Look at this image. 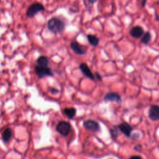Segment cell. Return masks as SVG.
Masks as SVG:
<instances>
[{
	"label": "cell",
	"instance_id": "1",
	"mask_svg": "<svg viewBox=\"0 0 159 159\" xmlns=\"http://www.w3.org/2000/svg\"><path fill=\"white\" fill-rule=\"evenodd\" d=\"M47 27L51 32L58 34L61 33L65 30V24L61 19L57 17H52L48 20Z\"/></svg>",
	"mask_w": 159,
	"mask_h": 159
},
{
	"label": "cell",
	"instance_id": "2",
	"mask_svg": "<svg viewBox=\"0 0 159 159\" xmlns=\"http://www.w3.org/2000/svg\"><path fill=\"white\" fill-rule=\"evenodd\" d=\"M45 11V7L40 2H34L30 5L26 11V16L29 18L34 17L38 12Z\"/></svg>",
	"mask_w": 159,
	"mask_h": 159
},
{
	"label": "cell",
	"instance_id": "3",
	"mask_svg": "<svg viewBox=\"0 0 159 159\" xmlns=\"http://www.w3.org/2000/svg\"><path fill=\"white\" fill-rule=\"evenodd\" d=\"M35 73L39 78H43L45 76H51L53 75V73L48 66H35Z\"/></svg>",
	"mask_w": 159,
	"mask_h": 159
},
{
	"label": "cell",
	"instance_id": "4",
	"mask_svg": "<svg viewBox=\"0 0 159 159\" xmlns=\"http://www.w3.org/2000/svg\"><path fill=\"white\" fill-rule=\"evenodd\" d=\"M70 48L76 54L78 55H84L86 53L88 48L85 45L80 44L76 41H72L70 43Z\"/></svg>",
	"mask_w": 159,
	"mask_h": 159
},
{
	"label": "cell",
	"instance_id": "5",
	"mask_svg": "<svg viewBox=\"0 0 159 159\" xmlns=\"http://www.w3.org/2000/svg\"><path fill=\"white\" fill-rule=\"evenodd\" d=\"M56 130L60 134L63 136H66L71 130V125L68 122L60 121L58 123L56 127Z\"/></svg>",
	"mask_w": 159,
	"mask_h": 159
},
{
	"label": "cell",
	"instance_id": "6",
	"mask_svg": "<svg viewBox=\"0 0 159 159\" xmlns=\"http://www.w3.org/2000/svg\"><path fill=\"white\" fill-rule=\"evenodd\" d=\"M83 126L86 129L93 132L99 131L100 129L99 124L93 120H87L84 121L83 123Z\"/></svg>",
	"mask_w": 159,
	"mask_h": 159
},
{
	"label": "cell",
	"instance_id": "7",
	"mask_svg": "<svg viewBox=\"0 0 159 159\" xmlns=\"http://www.w3.org/2000/svg\"><path fill=\"white\" fill-rule=\"evenodd\" d=\"M104 100L105 101L116 102L118 103H120L122 102V98L120 96L115 92H109L107 93L104 97Z\"/></svg>",
	"mask_w": 159,
	"mask_h": 159
},
{
	"label": "cell",
	"instance_id": "8",
	"mask_svg": "<svg viewBox=\"0 0 159 159\" xmlns=\"http://www.w3.org/2000/svg\"><path fill=\"white\" fill-rule=\"evenodd\" d=\"M80 69L81 71V73L88 78L91 80H94L95 77L94 75L93 74L91 70L89 68V66L87 65L86 63H81L80 65Z\"/></svg>",
	"mask_w": 159,
	"mask_h": 159
},
{
	"label": "cell",
	"instance_id": "9",
	"mask_svg": "<svg viewBox=\"0 0 159 159\" xmlns=\"http://www.w3.org/2000/svg\"><path fill=\"white\" fill-rule=\"evenodd\" d=\"M148 117L153 121L159 119V106L153 105L150 107L148 111Z\"/></svg>",
	"mask_w": 159,
	"mask_h": 159
},
{
	"label": "cell",
	"instance_id": "10",
	"mask_svg": "<svg viewBox=\"0 0 159 159\" xmlns=\"http://www.w3.org/2000/svg\"><path fill=\"white\" fill-rule=\"evenodd\" d=\"M143 32H144L143 29L141 26L135 25L130 29V35L133 38L139 39L143 35Z\"/></svg>",
	"mask_w": 159,
	"mask_h": 159
},
{
	"label": "cell",
	"instance_id": "11",
	"mask_svg": "<svg viewBox=\"0 0 159 159\" xmlns=\"http://www.w3.org/2000/svg\"><path fill=\"white\" fill-rule=\"evenodd\" d=\"M119 129L127 137H129L131 134V132L132 130V127L127 122L120 123L118 125Z\"/></svg>",
	"mask_w": 159,
	"mask_h": 159
},
{
	"label": "cell",
	"instance_id": "12",
	"mask_svg": "<svg viewBox=\"0 0 159 159\" xmlns=\"http://www.w3.org/2000/svg\"><path fill=\"white\" fill-rule=\"evenodd\" d=\"M12 130L10 128H6L2 133V139L5 143H7L10 141L12 137Z\"/></svg>",
	"mask_w": 159,
	"mask_h": 159
},
{
	"label": "cell",
	"instance_id": "13",
	"mask_svg": "<svg viewBox=\"0 0 159 159\" xmlns=\"http://www.w3.org/2000/svg\"><path fill=\"white\" fill-rule=\"evenodd\" d=\"M87 39L88 40L89 43L93 47H97L99 44V39L96 35L92 34H88L87 35Z\"/></svg>",
	"mask_w": 159,
	"mask_h": 159
},
{
	"label": "cell",
	"instance_id": "14",
	"mask_svg": "<svg viewBox=\"0 0 159 159\" xmlns=\"http://www.w3.org/2000/svg\"><path fill=\"white\" fill-rule=\"evenodd\" d=\"M37 64L40 66H48L49 60L45 56H40L37 60Z\"/></svg>",
	"mask_w": 159,
	"mask_h": 159
},
{
	"label": "cell",
	"instance_id": "15",
	"mask_svg": "<svg viewBox=\"0 0 159 159\" xmlns=\"http://www.w3.org/2000/svg\"><path fill=\"white\" fill-rule=\"evenodd\" d=\"M63 112L69 119H73L76 115V111L74 107H66L64 109Z\"/></svg>",
	"mask_w": 159,
	"mask_h": 159
},
{
	"label": "cell",
	"instance_id": "16",
	"mask_svg": "<svg viewBox=\"0 0 159 159\" xmlns=\"http://www.w3.org/2000/svg\"><path fill=\"white\" fill-rule=\"evenodd\" d=\"M151 39H152V36H151L150 33L149 32H147L142 36V37L141 39V43L143 44L147 45L150 42Z\"/></svg>",
	"mask_w": 159,
	"mask_h": 159
},
{
	"label": "cell",
	"instance_id": "17",
	"mask_svg": "<svg viewBox=\"0 0 159 159\" xmlns=\"http://www.w3.org/2000/svg\"><path fill=\"white\" fill-rule=\"evenodd\" d=\"M118 131H117V129L114 128L111 130V135L113 137H117V135H118Z\"/></svg>",
	"mask_w": 159,
	"mask_h": 159
},
{
	"label": "cell",
	"instance_id": "18",
	"mask_svg": "<svg viewBox=\"0 0 159 159\" xmlns=\"http://www.w3.org/2000/svg\"><path fill=\"white\" fill-rule=\"evenodd\" d=\"M94 75V77H95V78H96L98 81H102V76H101V75L99 73H98V72H96V73H95V74Z\"/></svg>",
	"mask_w": 159,
	"mask_h": 159
},
{
	"label": "cell",
	"instance_id": "19",
	"mask_svg": "<svg viewBox=\"0 0 159 159\" xmlns=\"http://www.w3.org/2000/svg\"><path fill=\"white\" fill-rule=\"evenodd\" d=\"M50 92L53 94H55V93H57L58 92V90L55 88H50Z\"/></svg>",
	"mask_w": 159,
	"mask_h": 159
},
{
	"label": "cell",
	"instance_id": "20",
	"mask_svg": "<svg viewBox=\"0 0 159 159\" xmlns=\"http://www.w3.org/2000/svg\"><path fill=\"white\" fill-rule=\"evenodd\" d=\"M130 159H142V158L139 155H134L130 158Z\"/></svg>",
	"mask_w": 159,
	"mask_h": 159
},
{
	"label": "cell",
	"instance_id": "21",
	"mask_svg": "<svg viewBox=\"0 0 159 159\" xmlns=\"http://www.w3.org/2000/svg\"><path fill=\"white\" fill-rule=\"evenodd\" d=\"M147 2V0H142L141 1V6L142 7H144Z\"/></svg>",
	"mask_w": 159,
	"mask_h": 159
},
{
	"label": "cell",
	"instance_id": "22",
	"mask_svg": "<svg viewBox=\"0 0 159 159\" xmlns=\"http://www.w3.org/2000/svg\"><path fill=\"white\" fill-rule=\"evenodd\" d=\"M88 1L90 4H93L97 1V0H88Z\"/></svg>",
	"mask_w": 159,
	"mask_h": 159
},
{
	"label": "cell",
	"instance_id": "23",
	"mask_svg": "<svg viewBox=\"0 0 159 159\" xmlns=\"http://www.w3.org/2000/svg\"><path fill=\"white\" fill-rule=\"evenodd\" d=\"M141 148H142V147H141V145H137V146H135V147H134V148H135V150H139V149H141Z\"/></svg>",
	"mask_w": 159,
	"mask_h": 159
}]
</instances>
